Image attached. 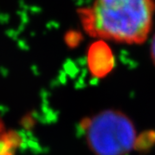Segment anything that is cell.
I'll list each match as a JSON object with an SVG mask.
<instances>
[{
    "mask_svg": "<svg viewBox=\"0 0 155 155\" xmlns=\"http://www.w3.org/2000/svg\"><path fill=\"white\" fill-rule=\"evenodd\" d=\"M114 56L104 41L98 40L90 45L87 53L88 69L95 78H104L114 67Z\"/></svg>",
    "mask_w": 155,
    "mask_h": 155,
    "instance_id": "3",
    "label": "cell"
},
{
    "mask_svg": "<svg viewBox=\"0 0 155 155\" xmlns=\"http://www.w3.org/2000/svg\"><path fill=\"white\" fill-rule=\"evenodd\" d=\"M151 58H152L153 63L155 64V35L153 36L152 43H151Z\"/></svg>",
    "mask_w": 155,
    "mask_h": 155,
    "instance_id": "7",
    "label": "cell"
},
{
    "mask_svg": "<svg viewBox=\"0 0 155 155\" xmlns=\"http://www.w3.org/2000/svg\"><path fill=\"white\" fill-rule=\"evenodd\" d=\"M82 36L77 31H69L68 33L65 35V41H66L67 45L69 47H75L79 44L81 41Z\"/></svg>",
    "mask_w": 155,
    "mask_h": 155,
    "instance_id": "6",
    "label": "cell"
},
{
    "mask_svg": "<svg viewBox=\"0 0 155 155\" xmlns=\"http://www.w3.org/2000/svg\"><path fill=\"white\" fill-rule=\"evenodd\" d=\"M80 128L94 155H125L134 148V124L119 110L108 109L84 118Z\"/></svg>",
    "mask_w": 155,
    "mask_h": 155,
    "instance_id": "2",
    "label": "cell"
},
{
    "mask_svg": "<svg viewBox=\"0 0 155 155\" xmlns=\"http://www.w3.org/2000/svg\"><path fill=\"white\" fill-rule=\"evenodd\" d=\"M155 141V134H152L151 132H146L140 135L139 137L136 138L134 144V148L137 150H144L146 148L150 147Z\"/></svg>",
    "mask_w": 155,
    "mask_h": 155,
    "instance_id": "5",
    "label": "cell"
},
{
    "mask_svg": "<svg viewBox=\"0 0 155 155\" xmlns=\"http://www.w3.org/2000/svg\"><path fill=\"white\" fill-rule=\"evenodd\" d=\"M154 11V0H95L78 13L85 31L93 37L141 44L149 34Z\"/></svg>",
    "mask_w": 155,
    "mask_h": 155,
    "instance_id": "1",
    "label": "cell"
},
{
    "mask_svg": "<svg viewBox=\"0 0 155 155\" xmlns=\"http://www.w3.org/2000/svg\"><path fill=\"white\" fill-rule=\"evenodd\" d=\"M22 138L14 130L3 131L0 133V155H15V151L20 146Z\"/></svg>",
    "mask_w": 155,
    "mask_h": 155,
    "instance_id": "4",
    "label": "cell"
},
{
    "mask_svg": "<svg viewBox=\"0 0 155 155\" xmlns=\"http://www.w3.org/2000/svg\"><path fill=\"white\" fill-rule=\"evenodd\" d=\"M3 131H4V123H3L1 117H0V133H2Z\"/></svg>",
    "mask_w": 155,
    "mask_h": 155,
    "instance_id": "8",
    "label": "cell"
}]
</instances>
